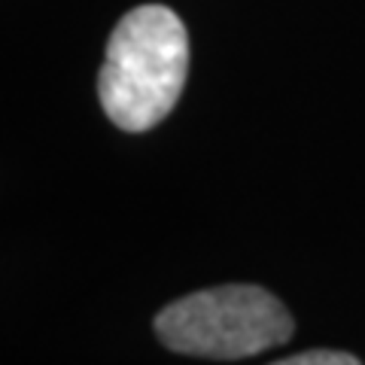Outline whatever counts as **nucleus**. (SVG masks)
<instances>
[{
    "mask_svg": "<svg viewBox=\"0 0 365 365\" xmlns=\"http://www.w3.org/2000/svg\"><path fill=\"white\" fill-rule=\"evenodd\" d=\"M189 71V37L180 16L146 4L119 19L98 76L107 119L122 131H150L174 110Z\"/></svg>",
    "mask_w": 365,
    "mask_h": 365,
    "instance_id": "nucleus-1",
    "label": "nucleus"
},
{
    "mask_svg": "<svg viewBox=\"0 0 365 365\" xmlns=\"http://www.w3.org/2000/svg\"><path fill=\"white\" fill-rule=\"evenodd\" d=\"M292 317L277 295L253 283L198 289L155 317L158 341L182 356L247 359L292 338Z\"/></svg>",
    "mask_w": 365,
    "mask_h": 365,
    "instance_id": "nucleus-2",
    "label": "nucleus"
},
{
    "mask_svg": "<svg viewBox=\"0 0 365 365\" xmlns=\"http://www.w3.org/2000/svg\"><path fill=\"white\" fill-rule=\"evenodd\" d=\"M271 365H362V362L344 350H307V353H295V356H287V359H277Z\"/></svg>",
    "mask_w": 365,
    "mask_h": 365,
    "instance_id": "nucleus-3",
    "label": "nucleus"
}]
</instances>
